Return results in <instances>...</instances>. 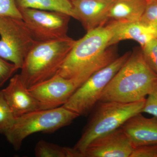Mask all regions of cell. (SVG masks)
Segmentation results:
<instances>
[{"label": "cell", "instance_id": "obj_11", "mask_svg": "<svg viewBox=\"0 0 157 157\" xmlns=\"http://www.w3.org/2000/svg\"><path fill=\"white\" fill-rule=\"evenodd\" d=\"M74 17L87 32L105 25L114 0H70Z\"/></svg>", "mask_w": 157, "mask_h": 157}, {"label": "cell", "instance_id": "obj_23", "mask_svg": "<svg viewBox=\"0 0 157 157\" xmlns=\"http://www.w3.org/2000/svg\"><path fill=\"white\" fill-rule=\"evenodd\" d=\"M147 96L142 113H146L157 117V84Z\"/></svg>", "mask_w": 157, "mask_h": 157}, {"label": "cell", "instance_id": "obj_5", "mask_svg": "<svg viewBox=\"0 0 157 157\" xmlns=\"http://www.w3.org/2000/svg\"><path fill=\"white\" fill-rule=\"evenodd\" d=\"M78 117L63 106L38 109L16 118L13 125L4 135L14 149L18 150L30 135L38 132L53 133L70 124Z\"/></svg>", "mask_w": 157, "mask_h": 157}, {"label": "cell", "instance_id": "obj_24", "mask_svg": "<svg viewBox=\"0 0 157 157\" xmlns=\"http://www.w3.org/2000/svg\"><path fill=\"white\" fill-rule=\"evenodd\" d=\"M130 157H157V144L135 147Z\"/></svg>", "mask_w": 157, "mask_h": 157}, {"label": "cell", "instance_id": "obj_16", "mask_svg": "<svg viewBox=\"0 0 157 157\" xmlns=\"http://www.w3.org/2000/svg\"><path fill=\"white\" fill-rule=\"evenodd\" d=\"M18 9L29 8L62 12L74 17L70 0H15Z\"/></svg>", "mask_w": 157, "mask_h": 157}, {"label": "cell", "instance_id": "obj_8", "mask_svg": "<svg viewBox=\"0 0 157 157\" xmlns=\"http://www.w3.org/2000/svg\"><path fill=\"white\" fill-rule=\"evenodd\" d=\"M21 18L34 39L38 42H48L67 36L71 17L57 11L29 8L18 9Z\"/></svg>", "mask_w": 157, "mask_h": 157}, {"label": "cell", "instance_id": "obj_9", "mask_svg": "<svg viewBox=\"0 0 157 157\" xmlns=\"http://www.w3.org/2000/svg\"><path fill=\"white\" fill-rule=\"evenodd\" d=\"M78 88L71 79L56 74L28 89L38 102L40 109H48L64 105Z\"/></svg>", "mask_w": 157, "mask_h": 157}, {"label": "cell", "instance_id": "obj_13", "mask_svg": "<svg viewBox=\"0 0 157 157\" xmlns=\"http://www.w3.org/2000/svg\"><path fill=\"white\" fill-rule=\"evenodd\" d=\"M1 90L16 118L40 109L38 102L24 84L20 74L12 76L8 86Z\"/></svg>", "mask_w": 157, "mask_h": 157}, {"label": "cell", "instance_id": "obj_7", "mask_svg": "<svg viewBox=\"0 0 157 157\" xmlns=\"http://www.w3.org/2000/svg\"><path fill=\"white\" fill-rule=\"evenodd\" d=\"M0 57L21 69L27 55L37 41L22 18L0 16Z\"/></svg>", "mask_w": 157, "mask_h": 157}, {"label": "cell", "instance_id": "obj_14", "mask_svg": "<svg viewBox=\"0 0 157 157\" xmlns=\"http://www.w3.org/2000/svg\"><path fill=\"white\" fill-rule=\"evenodd\" d=\"M133 147L157 144V117L148 118L141 113L129 119L121 127Z\"/></svg>", "mask_w": 157, "mask_h": 157}, {"label": "cell", "instance_id": "obj_19", "mask_svg": "<svg viewBox=\"0 0 157 157\" xmlns=\"http://www.w3.org/2000/svg\"><path fill=\"white\" fill-rule=\"evenodd\" d=\"M141 48L145 61L157 75V39L152 40Z\"/></svg>", "mask_w": 157, "mask_h": 157}, {"label": "cell", "instance_id": "obj_1", "mask_svg": "<svg viewBox=\"0 0 157 157\" xmlns=\"http://www.w3.org/2000/svg\"><path fill=\"white\" fill-rule=\"evenodd\" d=\"M111 35L108 24L87 32L76 41L57 74L81 86L118 57L113 45H109Z\"/></svg>", "mask_w": 157, "mask_h": 157}, {"label": "cell", "instance_id": "obj_3", "mask_svg": "<svg viewBox=\"0 0 157 157\" xmlns=\"http://www.w3.org/2000/svg\"><path fill=\"white\" fill-rule=\"evenodd\" d=\"M67 36L48 42H37L27 55L20 76L28 89L56 75L75 44Z\"/></svg>", "mask_w": 157, "mask_h": 157}, {"label": "cell", "instance_id": "obj_12", "mask_svg": "<svg viewBox=\"0 0 157 157\" xmlns=\"http://www.w3.org/2000/svg\"><path fill=\"white\" fill-rule=\"evenodd\" d=\"M108 24L112 33L109 46L123 40H132L138 42L142 48L157 39V29L140 21L131 22L112 21Z\"/></svg>", "mask_w": 157, "mask_h": 157}, {"label": "cell", "instance_id": "obj_20", "mask_svg": "<svg viewBox=\"0 0 157 157\" xmlns=\"http://www.w3.org/2000/svg\"><path fill=\"white\" fill-rule=\"evenodd\" d=\"M140 21L157 29V0H147Z\"/></svg>", "mask_w": 157, "mask_h": 157}, {"label": "cell", "instance_id": "obj_18", "mask_svg": "<svg viewBox=\"0 0 157 157\" xmlns=\"http://www.w3.org/2000/svg\"><path fill=\"white\" fill-rule=\"evenodd\" d=\"M16 117L0 90V134L5 135L14 124Z\"/></svg>", "mask_w": 157, "mask_h": 157}, {"label": "cell", "instance_id": "obj_21", "mask_svg": "<svg viewBox=\"0 0 157 157\" xmlns=\"http://www.w3.org/2000/svg\"><path fill=\"white\" fill-rule=\"evenodd\" d=\"M18 70L19 69L16 65L0 57V87L11 78Z\"/></svg>", "mask_w": 157, "mask_h": 157}, {"label": "cell", "instance_id": "obj_10", "mask_svg": "<svg viewBox=\"0 0 157 157\" xmlns=\"http://www.w3.org/2000/svg\"><path fill=\"white\" fill-rule=\"evenodd\" d=\"M134 147L120 128L96 138L89 144L83 157H130Z\"/></svg>", "mask_w": 157, "mask_h": 157}, {"label": "cell", "instance_id": "obj_15", "mask_svg": "<svg viewBox=\"0 0 157 157\" xmlns=\"http://www.w3.org/2000/svg\"><path fill=\"white\" fill-rule=\"evenodd\" d=\"M147 0H114L109 10L108 19L122 22L139 21Z\"/></svg>", "mask_w": 157, "mask_h": 157}, {"label": "cell", "instance_id": "obj_2", "mask_svg": "<svg viewBox=\"0 0 157 157\" xmlns=\"http://www.w3.org/2000/svg\"><path fill=\"white\" fill-rule=\"evenodd\" d=\"M157 84V74L145 61L142 51L136 49L107 85L100 101H141Z\"/></svg>", "mask_w": 157, "mask_h": 157}, {"label": "cell", "instance_id": "obj_17", "mask_svg": "<svg viewBox=\"0 0 157 157\" xmlns=\"http://www.w3.org/2000/svg\"><path fill=\"white\" fill-rule=\"evenodd\" d=\"M34 153L37 157H83L73 147L61 146L43 140L36 144Z\"/></svg>", "mask_w": 157, "mask_h": 157}, {"label": "cell", "instance_id": "obj_4", "mask_svg": "<svg viewBox=\"0 0 157 157\" xmlns=\"http://www.w3.org/2000/svg\"><path fill=\"white\" fill-rule=\"evenodd\" d=\"M145 100L128 103L98 102L73 148L81 153L83 157V152L93 140L119 128L130 118L142 113Z\"/></svg>", "mask_w": 157, "mask_h": 157}, {"label": "cell", "instance_id": "obj_6", "mask_svg": "<svg viewBox=\"0 0 157 157\" xmlns=\"http://www.w3.org/2000/svg\"><path fill=\"white\" fill-rule=\"evenodd\" d=\"M131 53L128 52L118 57L110 64L90 76L63 106L79 116L90 114L100 101L107 85L127 61Z\"/></svg>", "mask_w": 157, "mask_h": 157}, {"label": "cell", "instance_id": "obj_22", "mask_svg": "<svg viewBox=\"0 0 157 157\" xmlns=\"http://www.w3.org/2000/svg\"><path fill=\"white\" fill-rule=\"evenodd\" d=\"M0 16L21 18L15 0H0Z\"/></svg>", "mask_w": 157, "mask_h": 157}]
</instances>
